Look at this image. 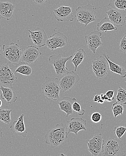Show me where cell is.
Instances as JSON below:
<instances>
[{
    "instance_id": "cell-1",
    "label": "cell",
    "mask_w": 126,
    "mask_h": 156,
    "mask_svg": "<svg viewBox=\"0 0 126 156\" xmlns=\"http://www.w3.org/2000/svg\"><path fill=\"white\" fill-rule=\"evenodd\" d=\"M68 135L63 124H58L47 132L45 136L46 143L53 148H55L64 144Z\"/></svg>"
},
{
    "instance_id": "cell-2",
    "label": "cell",
    "mask_w": 126,
    "mask_h": 156,
    "mask_svg": "<svg viewBox=\"0 0 126 156\" xmlns=\"http://www.w3.org/2000/svg\"><path fill=\"white\" fill-rule=\"evenodd\" d=\"M45 83L42 84V93L48 100L56 101L60 100V90L61 89L59 85V79L58 78L46 77Z\"/></svg>"
},
{
    "instance_id": "cell-3",
    "label": "cell",
    "mask_w": 126,
    "mask_h": 156,
    "mask_svg": "<svg viewBox=\"0 0 126 156\" xmlns=\"http://www.w3.org/2000/svg\"><path fill=\"white\" fill-rule=\"evenodd\" d=\"M96 7L88 4L86 5L79 6L76 10L75 16L77 22H80L86 27L88 24L97 20Z\"/></svg>"
},
{
    "instance_id": "cell-4",
    "label": "cell",
    "mask_w": 126,
    "mask_h": 156,
    "mask_svg": "<svg viewBox=\"0 0 126 156\" xmlns=\"http://www.w3.org/2000/svg\"><path fill=\"white\" fill-rule=\"evenodd\" d=\"M125 153L122 141L110 137L105 141L101 156H122L124 155Z\"/></svg>"
},
{
    "instance_id": "cell-5",
    "label": "cell",
    "mask_w": 126,
    "mask_h": 156,
    "mask_svg": "<svg viewBox=\"0 0 126 156\" xmlns=\"http://www.w3.org/2000/svg\"><path fill=\"white\" fill-rule=\"evenodd\" d=\"M9 64L0 65V86L13 87L18 79Z\"/></svg>"
},
{
    "instance_id": "cell-6",
    "label": "cell",
    "mask_w": 126,
    "mask_h": 156,
    "mask_svg": "<svg viewBox=\"0 0 126 156\" xmlns=\"http://www.w3.org/2000/svg\"><path fill=\"white\" fill-rule=\"evenodd\" d=\"M2 50L4 56L9 63L17 65L21 62L23 49H21L18 44L11 42L9 45H3Z\"/></svg>"
},
{
    "instance_id": "cell-7",
    "label": "cell",
    "mask_w": 126,
    "mask_h": 156,
    "mask_svg": "<svg viewBox=\"0 0 126 156\" xmlns=\"http://www.w3.org/2000/svg\"><path fill=\"white\" fill-rule=\"evenodd\" d=\"M72 58V55L63 58L61 55H54L49 57V61L53 66L56 74L59 77H62L68 72L66 64Z\"/></svg>"
},
{
    "instance_id": "cell-8",
    "label": "cell",
    "mask_w": 126,
    "mask_h": 156,
    "mask_svg": "<svg viewBox=\"0 0 126 156\" xmlns=\"http://www.w3.org/2000/svg\"><path fill=\"white\" fill-rule=\"evenodd\" d=\"M91 69L97 77L102 79L107 76L109 70V64L104 55L92 61Z\"/></svg>"
},
{
    "instance_id": "cell-9",
    "label": "cell",
    "mask_w": 126,
    "mask_h": 156,
    "mask_svg": "<svg viewBox=\"0 0 126 156\" xmlns=\"http://www.w3.org/2000/svg\"><path fill=\"white\" fill-rule=\"evenodd\" d=\"M81 79L77 73L73 71L68 72L59 79V85L63 92L71 91L77 83Z\"/></svg>"
},
{
    "instance_id": "cell-10",
    "label": "cell",
    "mask_w": 126,
    "mask_h": 156,
    "mask_svg": "<svg viewBox=\"0 0 126 156\" xmlns=\"http://www.w3.org/2000/svg\"><path fill=\"white\" fill-rule=\"evenodd\" d=\"M67 37L63 33L58 32L48 38L46 46L51 51H53L58 48L64 47L67 45Z\"/></svg>"
},
{
    "instance_id": "cell-11",
    "label": "cell",
    "mask_w": 126,
    "mask_h": 156,
    "mask_svg": "<svg viewBox=\"0 0 126 156\" xmlns=\"http://www.w3.org/2000/svg\"><path fill=\"white\" fill-rule=\"evenodd\" d=\"M105 140L102 134H97L87 142L88 151L93 156H101Z\"/></svg>"
},
{
    "instance_id": "cell-12",
    "label": "cell",
    "mask_w": 126,
    "mask_h": 156,
    "mask_svg": "<svg viewBox=\"0 0 126 156\" xmlns=\"http://www.w3.org/2000/svg\"><path fill=\"white\" fill-rule=\"evenodd\" d=\"M42 53L38 47L33 46H28L23 49L22 56L21 62L33 64L38 60Z\"/></svg>"
},
{
    "instance_id": "cell-13",
    "label": "cell",
    "mask_w": 126,
    "mask_h": 156,
    "mask_svg": "<svg viewBox=\"0 0 126 156\" xmlns=\"http://www.w3.org/2000/svg\"><path fill=\"white\" fill-rule=\"evenodd\" d=\"M101 35L102 33L96 30L85 37V41L88 49L94 54L96 53L97 48L103 45L101 40Z\"/></svg>"
},
{
    "instance_id": "cell-14",
    "label": "cell",
    "mask_w": 126,
    "mask_h": 156,
    "mask_svg": "<svg viewBox=\"0 0 126 156\" xmlns=\"http://www.w3.org/2000/svg\"><path fill=\"white\" fill-rule=\"evenodd\" d=\"M53 16L58 21H73V9L69 6L62 5L57 9H54Z\"/></svg>"
},
{
    "instance_id": "cell-15",
    "label": "cell",
    "mask_w": 126,
    "mask_h": 156,
    "mask_svg": "<svg viewBox=\"0 0 126 156\" xmlns=\"http://www.w3.org/2000/svg\"><path fill=\"white\" fill-rule=\"evenodd\" d=\"M106 13L108 18L116 26L122 27L125 24L126 15L123 10L111 7Z\"/></svg>"
},
{
    "instance_id": "cell-16",
    "label": "cell",
    "mask_w": 126,
    "mask_h": 156,
    "mask_svg": "<svg viewBox=\"0 0 126 156\" xmlns=\"http://www.w3.org/2000/svg\"><path fill=\"white\" fill-rule=\"evenodd\" d=\"M67 133H73L77 136L78 132L80 130H87L86 125L87 121L81 118H72L70 121H67Z\"/></svg>"
},
{
    "instance_id": "cell-17",
    "label": "cell",
    "mask_w": 126,
    "mask_h": 156,
    "mask_svg": "<svg viewBox=\"0 0 126 156\" xmlns=\"http://www.w3.org/2000/svg\"><path fill=\"white\" fill-rule=\"evenodd\" d=\"M30 33L29 37L32 39L34 45L39 48L46 45L48 37L45 30L37 27L35 31L27 30Z\"/></svg>"
},
{
    "instance_id": "cell-18",
    "label": "cell",
    "mask_w": 126,
    "mask_h": 156,
    "mask_svg": "<svg viewBox=\"0 0 126 156\" xmlns=\"http://www.w3.org/2000/svg\"><path fill=\"white\" fill-rule=\"evenodd\" d=\"M24 114H22L17 120L14 121L10 126V129L13 133H15L19 136L26 138L28 131L25 128L24 121Z\"/></svg>"
},
{
    "instance_id": "cell-19",
    "label": "cell",
    "mask_w": 126,
    "mask_h": 156,
    "mask_svg": "<svg viewBox=\"0 0 126 156\" xmlns=\"http://www.w3.org/2000/svg\"><path fill=\"white\" fill-rule=\"evenodd\" d=\"M15 6L12 3L0 1V16L1 18L10 20L13 17Z\"/></svg>"
},
{
    "instance_id": "cell-20",
    "label": "cell",
    "mask_w": 126,
    "mask_h": 156,
    "mask_svg": "<svg viewBox=\"0 0 126 156\" xmlns=\"http://www.w3.org/2000/svg\"><path fill=\"white\" fill-rule=\"evenodd\" d=\"M76 101H77V99L72 98L69 96L63 97L59 100L58 104L60 110L66 113V117H68L73 113L72 106L73 103Z\"/></svg>"
},
{
    "instance_id": "cell-21",
    "label": "cell",
    "mask_w": 126,
    "mask_h": 156,
    "mask_svg": "<svg viewBox=\"0 0 126 156\" xmlns=\"http://www.w3.org/2000/svg\"><path fill=\"white\" fill-rule=\"evenodd\" d=\"M0 90L2 92V94L1 95V98L3 100H6L8 104H13L17 101V95L13 90V87H5L1 86Z\"/></svg>"
},
{
    "instance_id": "cell-22",
    "label": "cell",
    "mask_w": 126,
    "mask_h": 156,
    "mask_svg": "<svg viewBox=\"0 0 126 156\" xmlns=\"http://www.w3.org/2000/svg\"><path fill=\"white\" fill-rule=\"evenodd\" d=\"M117 27L111 20L105 17L97 23V30L99 32H105L110 31H116Z\"/></svg>"
},
{
    "instance_id": "cell-23",
    "label": "cell",
    "mask_w": 126,
    "mask_h": 156,
    "mask_svg": "<svg viewBox=\"0 0 126 156\" xmlns=\"http://www.w3.org/2000/svg\"><path fill=\"white\" fill-rule=\"evenodd\" d=\"M103 55L105 56L108 61L109 64V70H110L111 72L119 74L122 78H125L126 77V71L124 67L112 62L110 60V57L109 56L105 54H103Z\"/></svg>"
},
{
    "instance_id": "cell-24",
    "label": "cell",
    "mask_w": 126,
    "mask_h": 156,
    "mask_svg": "<svg viewBox=\"0 0 126 156\" xmlns=\"http://www.w3.org/2000/svg\"><path fill=\"white\" fill-rule=\"evenodd\" d=\"M15 73H19L26 76L31 75L33 73V69L26 63L20 62L16 65Z\"/></svg>"
},
{
    "instance_id": "cell-25",
    "label": "cell",
    "mask_w": 126,
    "mask_h": 156,
    "mask_svg": "<svg viewBox=\"0 0 126 156\" xmlns=\"http://www.w3.org/2000/svg\"><path fill=\"white\" fill-rule=\"evenodd\" d=\"M86 55V52L82 48L78 49L77 51L74 54L71 62L75 66V71H77L78 66L81 64Z\"/></svg>"
},
{
    "instance_id": "cell-26",
    "label": "cell",
    "mask_w": 126,
    "mask_h": 156,
    "mask_svg": "<svg viewBox=\"0 0 126 156\" xmlns=\"http://www.w3.org/2000/svg\"><path fill=\"white\" fill-rule=\"evenodd\" d=\"M12 111V109L0 108V121L4 123L10 124L11 121L10 114Z\"/></svg>"
},
{
    "instance_id": "cell-27",
    "label": "cell",
    "mask_w": 126,
    "mask_h": 156,
    "mask_svg": "<svg viewBox=\"0 0 126 156\" xmlns=\"http://www.w3.org/2000/svg\"><path fill=\"white\" fill-rule=\"evenodd\" d=\"M107 7L120 10H126V0H110Z\"/></svg>"
},
{
    "instance_id": "cell-28",
    "label": "cell",
    "mask_w": 126,
    "mask_h": 156,
    "mask_svg": "<svg viewBox=\"0 0 126 156\" xmlns=\"http://www.w3.org/2000/svg\"><path fill=\"white\" fill-rule=\"evenodd\" d=\"M111 109L114 118H116L118 115H123L124 113V107L123 104L117 102L113 104Z\"/></svg>"
},
{
    "instance_id": "cell-29",
    "label": "cell",
    "mask_w": 126,
    "mask_h": 156,
    "mask_svg": "<svg viewBox=\"0 0 126 156\" xmlns=\"http://www.w3.org/2000/svg\"><path fill=\"white\" fill-rule=\"evenodd\" d=\"M117 102L123 105L126 104V90L121 87H119L116 95Z\"/></svg>"
},
{
    "instance_id": "cell-30",
    "label": "cell",
    "mask_w": 126,
    "mask_h": 156,
    "mask_svg": "<svg viewBox=\"0 0 126 156\" xmlns=\"http://www.w3.org/2000/svg\"><path fill=\"white\" fill-rule=\"evenodd\" d=\"M126 132V127L124 126H118L116 125L114 129L115 136L117 139L121 140L122 137L124 135Z\"/></svg>"
},
{
    "instance_id": "cell-31",
    "label": "cell",
    "mask_w": 126,
    "mask_h": 156,
    "mask_svg": "<svg viewBox=\"0 0 126 156\" xmlns=\"http://www.w3.org/2000/svg\"><path fill=\"white\" fill-rule=\"evenodd\" d=\"M72 109L76 112H77L79 116H83L85 114V110L82 109L80 105L77 101L73 103Z\"/></svg>"
},
{
    "instance_id": "cell-32",
    "label": "cell",
    "mask_w": 126,
    "mask_h": 156,
    "mask_svg": "<svg viewBox=\"0 0 126 156\" xmlns=\"http://www.w3.org/2000/svg\"><path fill=\"white\" fill-rule=\"evenodd\" d=\"M119 50L121 52L126 54V33L121 38L119 44Z\"/></svg>"
},
{
    "instance_id": "cell-33",
    "label": "cell",
    "mask_w": 126,
    "mask_h": 156,
    "mask_svg": "<svg viewBox=\"0 0 126 156\" xmlns=\"http://www.w3.org/2000/svg\"><path fill=\"white\" fill-rule=\"evenodd\" d=\"M102 116L98 112H94L91 115V120L94 123H98L101 121Z\"/></svg>"
},
{
    "instance_id": "cell-34",
    "label": "cell",
    "mask_w": 126,
    "mask_h": 156,
    "mask_svg": "<svg viewBox=\"0 0 126 156\" xmlns=\"http://www.w3.org/2000/svg\"><path fill=\"white\" fill-rule=\"evenodd\" d=\"M114 90H110L107 91L106 93V96L107 97V102H112L113 100H114Z\"/></svg>"
},
{
    "instance_id": "cell-35",
    "label": "cell",
    "mask_w": 126,
    "mask_h": 156,
    "mask_svg": "<svg viewBox=\"0 0 126 156\" xmlns=\"http://www.w3.org/2000/svg\"><path fill=\"white\" fill-rule=\"evenodd\" d=\"M94 102H97L98 103H100V104H103L105 101L101 99L100 95L97 94L94 97Z\"/></svg>"
},
{
    "instance_id": "cell-36",
    "label": "cell",
    "mask_w": 126,
    "mask_h": 156,
    "mask_svg": "<svg viewBox=\"0 0 126 156\" xmlns=\"http://www.w3.org/2000/svg\"><path fill=\"white\" fill-rule=\"evenodd\" d=\"M47 0H32V2L36 4H43L46 2Z\"/></svg>"
},
{
    "instance_id": "cell-37",
    "label": "cell",
    "mask_w": 126,
    "mask_h": 156,
    "mask_svg": "<svg viewBox=\"0 0 126 156\" xmlns=\"http://www.w3.org/2000/svg\"><path fill=\"white\" fill-rule=\"evenodd\" d=\"M3 136L2 128L0 126V138L2 137Z\"/></svg>"
},
{
    "instance_id": "cell-38",
    "label": "cell",
    "mask_w": 126,
    "mask_h": 156,
    "mask_svg": "<svg viewBox=\"0 0 126 156\" xmlns=\"http://www.w3.org/2000/svg\"><path fill=\"white\" fill-rule=\"evenodd\" d=\"M2 102L1 101V100H0V108H1V107H2Z\"/></svg>"
},
{
    "instance_id": "cell-39",
    "label": "cell",
    "mask_w": 126,
    "mask_h": 156,
    "mask_svg": "<svg viewBox=\"0 0 126 156\" xmlns=\"http://www.w3.org/2000/svg\"><path fill=\"white\" fill-rule=\"evenodd\" d=\"M1 47H2V46L0 45V55H1Z\"/></svg>"
},
{
    "instance_id": "cell-40",
    "label": "cell",
    "mask_w": 126,
    "mask_h": 156,
    "mask_svg": "<svg viewBox=\"0 0 126 156\" xmlns=\"http://www.w3.org/2000/svg\"><path fill=\"white\" fill-rule=\"evenodd\" d=\"M1 19H2V18H1V16H0V21H1Z\"/></svg>"
},
{
    "instance_id": "cell-41",
    "label": "cell",
    "mask_w": 126,
    "mask_h": 156,
    "mask_svg": "<svg viewBox=\"0 0 126 156\" xmlns=\"http://www.w3.org/2000/svg\"><path fill=\"white\" fill-rule=\"evenodd\" d=\"M125 82H126V80H125Z\"/></svg>"
}]
</instances>
